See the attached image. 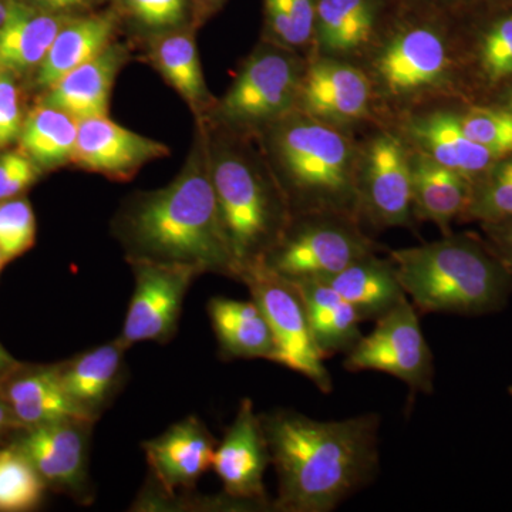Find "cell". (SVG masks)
Masks as SVG:
<instances>
[{"label":"cell","instance_id":"31","mask_svg":"<svg viewBox=\"0 0 512 512\" xmlns=\"http://www.w3.org/2000/svg\"><path fill=\"white\" fill-rule=\"evenodd\" d=\"M79 123L66 111L39 103L26 114L20 148L42 171L73 163Z\"/></svg>","mask_w":512,"mask_h":512},{"label":"cell","instance_id":"41","mask_svg":"<svg viewBox=\"0 0 512 512\" xmlns=\"http://www.w3.org/2000/svg\"><path fill=\"white\" fill-rule=\"evenodd\" d=\"M25 2L56 15L77 16L93 12L101 0H25Z\"/></svg>","mask_w":512,"mask_h":512},{"label":"cell","instance_id":"27","mask_svg":"<svg viewBox=\"0 0 512 512\" xmlns=\"http://www.w3.org/2000/svg\"><path fill=\"white\" fill-rule=\"evenodd\" d=\"M301 293L313 340L325 359L348 353L362 338V319L335 289L316 278L292 281Z\"/></svg>","mask_w":512,"mask_h":512},{"label":"cell","instance_id":"13","mask_svg":"<svg viewBox=\"0 0 512 512\" xmlns=\"http://www.w3.org/2000/svg\"><path fill=\"white\" fill-rule=\"evenodd\" d=\"M128 262L134 272V292L119 339L127 349L141 342H168L177 330L185 295L202 274L188 265Z\"/></svg>","mask_w":512,"mask_h":512},{"label":"cell","instance_id":"32","mask_svg":"<svg viewBox=\"0 0 512 512\" xmlns=\"http://www.w3.org/2000/svg\"><path fill=\"white\" fill-rule=\"evenodd\" d=\"M318 0H264V42L301 52L315 42Z\"/></svg>","mask_w":512,"mask_h":512},{"label":"cell","instance_id":"7","mask_svg":"<svg viewBox=\"0 0 512 512\" xmlns=\"http://www.w3.org/2000/svg\"><path fill=\"white\" fill-rule=\"evenodd\" d=\"M379 247L355 217L311 214L293 217L264 264L284 278H322L376 254Z\"/></svg>","mask_w":512,"mask_h":512},{"label":"cell","instance_id":"38","mask_svg":"<svg viewBox=\"0 0 512 512\" xmlns=\"http://www.w3.org/2000/svg\"><path fill=\"white\" fill-rule=\"evenodd\" d=\"M40 174L42 170L23 151L0 154V202L20 197Z\"/></svg>","mask_w":512,"mask_h":512},{"label":"cell","instance_id":"5","mask_svg":"<svg viewBox=\"0 0 512 512\" xmlns=\"http://www.w3.org/2000/svg\"><path fill=\"white\" fill-rule=\"evenodd\" d=\"M390 259L417 312L485 315L501 311L512 293L510 271L474 235L394 249Z\"/></svg>","mask_w":512,"mask_h":512},{"label":"cell","instance_id":"6","mask_svg":"<svg viewBox=\"0 0 512 512\" xmlns=\"http://www.w3.org/2000/svg\"><path fill=\"white\" fill-rule=\"evenodd\" d=\"M212 184L237 279L264 259L292 221V212L268 161L237 137H208Z\"/></svg>","mask_w":512,"mask_h":512},{"label":"cell","instance_id":"14","mask_svg":"<svg viewBox=\"0 0 512 512\" xmlns=\"http://www.w3.org/2000/svg\"><path fill=\"white\" fill-rule=\"evenodd\" d=\"M372 86L362 67L339 57H312L303 70L295 110L339 128L355 126L372 114Z\"/></svg>","mask_w":512,"mask_h":512},{"label":"cell","instance_id":"47","mask_svg":"<svg viewBox=\"0 0 512 512\" xmlns=\"http://www.w3.org/2000/svg\"><path fill=\"white\" fill-rule=\"evenodd\" d=\"M10 0H0V28L5 23L6 16H8Z\"/></svg>","mask_w":512,"mask_h":512},{"label":"cell","instance_id":"36","mask_svg":"<svg viewBox=\"0 0 512 512\" xmlns=\"http://www.w3.org/2000/svg\"><path fill=\"white\" fill-rule=\"evenodd\" d=\"M457 110L461 128L470 140L495 156L512 154V111L491 104H464Z\"/></svg>","mask_w":512,"mask_h":512},{"label":"cell","instance_id":"28","mask_svg":"<svg viewBox=\"0 0 512 512\" xmlns=\"http://www.w3.org/2000/svg\"><path fill=\"white\" fill-rule=\"evenodd\" d=\"M126 350L117 338L59 365L67 393L94 420L99 419L119 383Z\"/></svg>","mask_w":512,"mask_h":512},{"label":"cell","instance_id":"33","mask_svg":"<svg viewBox=\"0 0 512 512\" xmlns=\"http://www.w3.org/2000/svg\"><path fill=\"white\" fill-rule=\"evenodd\" d=\"M47 485L15 443L0 448V512L35 510Z\"/></svg>","mask_w":512,"mask_h":512},{"label":"cell","instance_id":"3","mask_svg":"<svg viewBox=\"0 0 512 512\" xmlns=\"http://www.w3.org/2000/svg\"><path fill=\"white\" fill-rule=\"evenodd\" d=\"M362 67L373 101L410 110L436 96L463 103L456 12L424 0H390ZM363 52V53H365Z\"/></svg>","mask_w":512,"mask_h":512},{"label":"cell","instance_id":"26","mask_svg":"<svg viewBox=\"0 0 512 512\" xmlns=\"http://www.w3.org/2000/svg\"><path fill=\"white\" fill-rule=\"evenodd\" d=\"M335 289L363 320L382 318L406 298L393 261L370 254L336 274L316 278Z\"/></svg>","mask_w":512,"mask_h":512},{"label":"cell","instance_id":"16","mask_svg":"<svg viewBox=\"0 0 512 512\" xmlns=\"http://www.w3.org/2000/svg\"><path fill=\"white\" fill-rule=\"evenodd\" d=\"M92 421L63 420L22 429L13 441L47 487L73 495L87 488V448Z\"/></svg>","mask_w":512,"mask_h":512},{"label":"cell","instance_id":"48","mask_svg":"<svg viewBox=\"0 0 512 512\" xmlns=\"http://www.w3.org/2000/svg\"><path fill=\"white\" fill-rule=\"evenodd\" d=\"M471 3H488V5H512V0H473Z\"/></svg>","mask_w":512,"mask_h":512},{"label":"cell","instance_id":"34","mask_svg":"<svg viewBox=\"0 0 512 512\" xmlns=\"http://www.w3.org/2000/svg\"><path fill=\"white\" fill-rule=\"evenodd\" d=\"M512 218V154L497 161L477 180L463 221L480 224Z\"/></svg>","mask_w":512,"mask_h":512},{"label":"cell","instance_id":"43","mask_svg":"<svg viewBox=\"0 0 512 512\" xmlns=\"http://www.w3.org/2000/svg\"><path fill=\"white\" fill-rule=\"evenodd\" d=\"M10 430H20V427L8 404L0 397V439Z\"/></svg>","mask_w":512,"mask_h":512},{"label":"cell","instance_id":"39","mask_svg":"<svg viewBox=\"0 0 512 512\" xmlns=\"http://www.w3.org/2000/svg\"><path fill=\"white\" fill-rule=\"evenodd\" d=\"M25 117L16 76L3 72L0 77V151L19 140Z\"/></svg>","mask_w":512,"mask_h":512},{"label":"cell","instance_id":"4","mask_svg":"<svg viewBox=\"0 0 512 512\" xmlns=\"http://www.w3.org/2000/svg\"><path fill=\"white\" fill-rule=\"evenodd\" d=\"M266 161L292 218L340 214L360 218V144L345 128L293 110L262 128Z\"/></svg>","mask_w":512,"mask_h":512},{"label":"cell","instance_id":"42","mask_svg":"<svg viewBox=\"0 0 512 512\" xmlns=\"http://www.w3.org/2000/svg\"><path fill=\"white\" fill-rule=\"evenodd\" d=\"M227 0H191L192 12H194V25L204 22L215 12H218L224 6Z\"/></svg>","mask_w":512,"mask_h":512},{"label":"cell","instance_id":"45","mask_svg":"<svg viewBox=\"0 0 512 512\" xmlns=\"http://www.w3.org/2000/svg\"><path fill=\"white\" fill-rule=\"evenodd\" d=\"M424 2L431 3V5L440 6V8L453 10L456 12L458 9L466 8L473 0H424Z\"/></svg>","mask_w":512,"mask_h":512},{"label":"cell","instance_id":"51","mask_svg":"<svg viewBox=\"0 0 512 512\" xmlns=\"http://www.w3.org/2000/svg\"><path fill=\"white\" fill-rule=\"evenodd\" d=\"M508 393H510V396L512 397V386L508 389Z\"/></svg>","mask_w":512,"mask_h":512},{"label":"cell","instance_id":"12","mask_svg":"<svg viewBox=\"0 0 512 512\" xmlns=\"http://www.w3.org/2000/svg\"><path fill=\"white\" fill-rule=\"evenodd\" d=\"M359 205L363 225L413 228L410 148L393 131H377L360 144Z\"/></svg>","mask_w":512,"mask_h":512},{"label":"cell","instance_id":"35","mask_svg":"<svg viewBox=\"0 0 512 512\" xmlns=\"http://www.w3.org/2000/svg\"><path fill=\"white\" fill-rule=\"evenodd\" d=\"M117 18L148 36L187 28L194 23L191 0H111Z\"/></svg>","mask_w":512,"mask_h":512},{"label":"cell","instance_id":"22","mask_svg":"<svg viewBox=\"0 0 512 512\" xmlns=\"http://www.w3.org/2000/svg\"><path fill=\"white\" fill-rule=\"evenodd\" d=\"M119 25L113 9L70 16L36 69L37 89L46 92L67 73L99 56L113 43Z\"/></svg>","mask_w":512,"mask_h":512},{"label":"cell","instance_id":"18","mask_svg":"<svg viewBox=\"0 0 512 512\" xmlns=\"http://www.w3.org/2000/svg\"><path fill=\"white\" fill-rule=\"evenodd\" d=\"M0 397L8 404L20 430L63 420L92 421L64 387L59 365H16L0 379Z\"/></svg>","mask_w":512,"mask_h":512},{"label":"cell","instance_id":"40","mask_svg":"<svg viewBox=\"0 0 512 512\" xmlns=\"http://www.w3.org/2000/svg\"><path fill=\"white\" fill-rule=\"evenodd\" d=\"M488 247L512 275V218L481 224Z\"/></svg>","mask_w":512,"mask_h":512},{"label":"cell","instance_id":"44","mask_svg":"<svg viewBox=\"0 0 512 512\" xmlns=\"http://www.w3.org/2000/svg\"><path fill=\"white\" fill-rule=\"evenodd\" d=\"M487 104H491V106L504 107V109L512 111V82L508 83L504 89H501L500 92L495 94L493 99L488 101Z\"/></svg>","mask_w":512,"mask_h":512},{"label":"cell","instance_id":"20","mask_svg":"<svg viewBox=\"0 0 512 512\" xmlns=\"http://www.w3.org/2000/svg\"><path fill=\"white\" fill-rule=\"evenodd\" d=\"M215 448L217 443L205 424L192 416L143 443L148 466L167 494L197 483L212 468Z\"/></svg>","mask_w":512,"mask_h":512},{"label":"cell","instance_id":"24","mask_svg":"<svg viewBox=\"0 0 512 512\" xmlns=\"http://www.w3.org/2000/svg\"><path fill=\"white\" fill-rule=\"evenodd\" d=\"M410 164L414 218L434 222L444 234H451V222L463 221L466 215L473 183L413 148H410Z\"/></svg>","mask_w":512,"mask_h":512},{"label":"cell","instance_id":"30","mask_svg":"<svg viewBox=\"0 0 512 512\" xmlns=\"http://www.w3.org/2000/svg\"><path fill=\"white\" fill-rule=\"evenodd\" d=\"M150 59L161 76L201 116L211 107L192 26L151 36Z\"/></svg>","mask_w":512,"mask_h":512},{"label":"cell","instance_id":"23","mask_svg":"<svg viewBox=\"0 0 512 512\" xmlns=\"http://www.w3.org/2000/svg\"><path fill=\"white\" fill-rule=\"evenodd\" d=\"M390 0H318L315 55L346 59L375 39Z\"/></svg>","mask_w":512,"mask_h":512},{"label":"cell","instance_id":"21","mask_svg":"<svg viewBox=\"0 0 512 512\" xmlns=\"http://www.w3.org/2000/svg\"><path fill=\"white\" fill-rule=\"evenodd\" d=\"M127 59V47L111 43L99 56L76 67L47 89L40 103L66 111L79 121L109 116L114 80Z\"/></svg>","mask_w":512,"mask_h":512},{"label":"cell","instance_id":"9","mask_svg":"<svg viewBox=\"0 0 512 512\" xmlns=\"http://www.w3.org/2000/svg\"><path fill=\"white\" fill-rule=\"evenodd\" d=\"M238 279L248 286L251 298L268 320L275 342L272 362L305 376L320 392L332 393V376L323 363L325 357L313 340L305 305L296 285L291 279L276 274L264 261L242 269Z\"/></svg>","mask_w":512,"mask_h":512},{"label":"cell","instance_id":"2","mask_svg":"<svg viewBox=\"0 0 512 512\" xmlns=\"http://www.w3.org/2000/svg\"><path fill=\"white\" fill-rule=\"evenodd\" d=\"M117 227L128 261L188 265L201 274L237 279L212 184L205 131L180 174L167 187L137 195Z\"/></svg>","mask_w":512,"mask_h":512},{"label":"cell","instance_id":"11","mask_svg":"<svg viewBox=\"0 0 512 512\" xmlns=\"http://www.w3.org/2000/svg\"><path fill=\"white\" fill-rule=\"evenodd\" d=\"M348 372H382L406 383L413 392H434V357L409 298L376 320V328L346 353Z\"/></svg>","mask_w":512,"mask_h":512},{"label":"cell","instance_id":"1","mask_svg":"<svg viewBox=\"0 0 512 512\" xmlns=\"http://www.w3.org/2000/svg\"><path fill=\"white\" fill-rule=\"evenodd\" d=\"M259 416L279 480L272 510H336L379 473V414L332 421L293 410Z\"/></svg>","mask_w":512,"mask_h":512},{"label":"cell","instance_id":"29","mask_svg":"<svg viewBox=\"0 0 512 512\" xmlns=\"http://www.w3.org/2000/svg\"><path fill=\"white\" fill-rule=\"evenodd\" d=\"M208 313L222 356L227 359H274L275 342L261 308L251 301L214 298Z\"/></svg>","mask_w":512,"mask_h":512},{"label":"cell","instance_id":"49","mask_svg":"<svg viewBox=\"0 0 512 512\" xmlns=\"http://www.w3.org/2000/svg\"><path fill=\"white\" fill-rule=\"evenodd\" d=\"M8 264V259L3 255L2 249H0V272H2L3 266Z\"/></svg>","mask_w":512,"mask_h":512},{"label":"cell","instance_id":"8","mask_svg":"<svg viewBox=\"0 0 512 512\" xmlns=\"http://www.w3.org/2000/svg\"><path fill=\"white\" fill-rule=\"evenodd\" d=\"M305 66L298 52L262 43L218 103V120L231 130L261 131L282 119L295 110Z\"/></svg>","mask_w":512,"mask_h":512},{"label":"cell","instance_id":"19","mask_svg":"<svg viewBox=\"0 0 512 512\" xmlns=\"http://www.w3.org/2000/svg\"><path fill=\"white\" fill-rule=\"evenodd\" d=\"M400 136L413 150L464 175L471 183L501 158L467 137L456 109L410 114Z\"/></svg>","mask_w":512,"mask_h":512},{"label":"cell","instance_id":"15","mask_svg":"<svg viewBox=\"0 0 512 512\" xmlns=\"http://www.w3.org/2000/svg\"><path fill=\"white\" fill-rule=\"evenodd\" d=\"M271 463L261 416L251 399L242 400L237 416L215 448L212 468L224 493L247 507H272L265 491V471Z\"/></svg>","mask_w":512,"mask_h":512},{"label":"cell","instance_id":"25","mask_svg":"<svg viewBox=\"0 0 512 512\" xmlns=\"http://www.w3.org/2000/svg\"><path fill=\"white\" fill-rule=\"evenodd\" d=\"M69 18L36 8L25 0H10L8 16L0 28L3 70L16 77L35 73Z\"/></svg>","mask_w":512,"mask_h":512},{"label":"cell","instance_id":"50","mask_svg":"<svg viewBox=\"0 0 512 512\" xmlns=\"http://www.w3.org/2000/svg\"><path fill=\"white\" fill-rule=\"evenodd\" d=\"M3 72H5V70H3L2 64H0V77H2Z\"/></svg>","mask_w":512,"mask_h":512},{"label":"cell","instance_id":"10","mask_svg":"<svg viewBox=\"0 0 512 512\" xmlns=\"http://www.w3.org/2000/svg\"><path fill=\"white\" fill-rule=\"evenodd\" d=\"M456 20L463 103L487 104L512 82V5L470 3Z\"/></svg>","mask_w":512,"mask_h":512},{"label":"cell","instance_id":"37","mask_svg":"<svg viewBox=\"0 0 512 512\" xmlns=\"http://www.w3.org/2000/svg\"><path fill=\"white\" fill-rule=\"evenodd\" d=\"M36 241V217L26 198L0 202V249L8 262L29 251Z\"/></svg>","mask_w":512,"mask_h":512},{"label":"cell","instance_id":"46","mask_svg":"<svg viewBox=\"0 0 512 512\" xmlns=\"http://www.w3.org/2000/svg\"><path fill=\"white\" fill-rule=\"evenodd\" d=\"M16 365H18V362L0 345V379H2L6 373H9Z\"/></svg>","mask_w":512,"mask_h":512},{"label":"cell","instance_id":"17","mask_svg":"<svg viewBox=\"0 0 512 512\" xmlns=\"http://www.w3.org/2000/svg\"><path fill=\"white\" fill-rule=\"evenodd\" d=\"M170 154L160 141L134 133L106 117L82 120L79 123L73 163L110 178L127 180L143 165Z\"/></svg>","mask_w":512,"mask_h":512}]
</instances>
